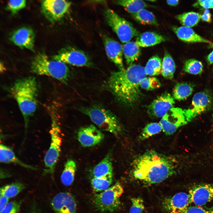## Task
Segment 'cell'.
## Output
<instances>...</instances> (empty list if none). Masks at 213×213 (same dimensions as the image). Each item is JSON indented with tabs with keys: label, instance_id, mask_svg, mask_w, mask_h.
<instances>
[{
	"label": "cell",
	"instance_id": "1",
	"mask_svg": "<svg viewBox=\"0 0 213 213\" xmlns=\"http://www.w3.org/2000/svg\"><path fill=\"white\" fill-rule=\"evenodd\" d=\"M146 75L144 67L133 64L126 69L112 72L105 83V87L120 103L133 106L142 97L140 83Z\"/></svg>",
	"mask_w": 213,
	"mask_h": 213
},
{
	"label": "cell",
	"instance_id": "2",
	"mask_svg": "<svg viewBox=\"0 0 213 213\" xmlns=\"http://www.w3.org/2000/svg\"><path fill=\"white\" fill-rule=\"evenodd\" d=\"M177 163L173 157L153 150L147 151L134 160L133 175L146 184L159 183L176 173Z\"/></svg>",
	"mask_w": 213,
	"mask_h": 213
},
{
	"label": "cell",
	"instance_id": "3",
	"mask_svg": "<svg viewBox=\"0 0 213 213\" xmlns=\"http://www.w3.org/2000/svg\"><path fill=\"white\" fill-rule=\"evenodd\" d=\"M38 85L35 77L30 76L17 80L9 92L16 100L23 116L26 134L29 118L37 105Z\"/></svg>",
	"mask_w": 213,
	"mask_h": 213
},
{
	"label": "cell",
	"instance_id": "4",
	"mask_svg": "<svg viewBox=\"0 0 213 213\" xmlns=\"http://www.w3.org/2000/svg\"><path fill=\"white\" fill-rule=\"evenodd\" d=\"M30 71L39 75L49 76L64 84L68 81L70 70L66 64L51 60L45 54H38L31 62Z\"/></svg>",
	"mask_w": 213,
	"mask_h": 213
},
{
	"label": "cell",
	"instance_id": "5",
	"mask_svg": "<svg viewBox=\"0 0 213 213\" xmlns=\"http://www.w3.org/2000/svg\"><path fill=\"white\" fill-rule=\"evenodd\" d=\"M80 111L102 130L116 136L122 132L123 127L118 118L109 110L102 106H94L83 107Z\"/></svg>",
	"mask_w": 213,
	"mask_h": 213
},
{
	"label": "cell",
	"instance_id": "6",
	"mask_svg": "<svg viewBox=\"0 0 213 213\" xmlns=\"http://www.w3.org/2000/svg\"><path fill=\"white\" fill-rule=\"evenodd\" d=\"M51 127L49 133L51 137L50 146L44 158L45 173L53 175L59 159L61 150L62 138L57 114L55 112L51 113Z\"/></svg>",
	"mask_w": 213,
	"mask_h": 213
},
{
	"label": "cell",
	"instance_id": "7",
	"mask_svg": "<svg viewBox=\"0 0 213 213\" xmlns=\"http://www.w3.org/2000/svg\"><path fill=\"white\" fill-rule=\"evenodd\" d=\"M123 192L122 186L117 182L106 190L94 195L93 203L97 209L101 212H113L120 205V198Z\"/></svg>",
	"mask_w": 213,
	"mask_h": 213
},
{
	"label": "cell",
	"instance_id": "8",
	"mask_svg": "<svg viewBox=\"0 0 213 213\" xmlns=\"http://www.w3.org/2000/svg\"><path fill=\"white\" fill-rule=\"evenodd\" d=\"M104 16L107 23L122 43L129 41L139 34V32L131 23L120 16L113 10L109 8L105 9Z\"/></svg>",
	"mask_w": 213,
	"mask_h": 213
},
{
	"label": "cell",
	"instance_id": "9",
	"mask_svg": "<svg viewBox=\"0 0 213 213\" xmlns=\"http://www.w3.org/2000/svg\"><path fill=\"white\" fill-rule=\"evenodd\" d=\"M213 106V98L206 91L197 93L193 96L191 107L183 109L186 120L188 122L201 114L210 110Z\"/></svg>",
	"mask_w": 213,
	"mask_h": 213
},
{
	"label": "cell",
	"instance_id": "10",
	"mask_svg": "<svg viewBox=\"0 0 213 213\" xmlns=\"http://www.w3.org/2000/svg\"><path fill=\"white\" fill-rule=\"evenodd\" d=\"M53 59L77 67H91L93 65L89 57L84 52L71 47L62 50L54 56Z\"/></svg>",
	"mask_w": 213,
	"mask_h": 213
},
{
	"label": "cell",
	"instance_id": "11",
	"mask_svg": "<svg viewBox=\"0 0 213 213\" xmlns=\"http://www.w3.org/2000/svg\"><path fill=\"white\" fill-rule=\"evenodd\" d=\"M71 2L62 0H45L41 2V9L46 18L53 22L62 18L69 10Z\"/></svg>",
	"mask_w": 213,
	"mask_h": 213
},
{
	"label": "cell",
	"instance_id": "12",
	"mask_svg": "<svg viewBox=\"0 0 213 213\" xmlns=\"http://www.w3.org/2000/svg\"><path fill=\"white\" fill-rule=\"evenodd\" d=\"M187 122L183 109L173 107L162 117L159 123L163 132L166 135H170Z\"/></svg>",
	"mask_w": 213,
	"mask_h": 213
},
{
	"label": "cell",
	"instance_id": "13",
	"mask_svg": "<svg viewBox=\"0 0 213 213\" xmlns=\"http://www.w3.org/2000/svg\"><path fill=\"white\" fill-rule=\"evenodd\" d=\"M188 193L191 204L202 206L213 200V184H194L189 187Z\"/></svg>",
	"mask_w": 213,
	"mask_h": 213
},
{
	"label": "cell",
	"instance_id": "14",
	"mask_svg": "<svg viewBox=\"0 0 213 213\" xmlns=\"http://www.w3.org/2000/svg\"><path fill=\"white\" fill-rule=\"evenodd\" d=\"M175 104L174 99L168 93L165 92L157 96L149 105L147 112L151 116L162 117Z\"/></svg>",
	"mask_w": 213,
	"mask_h": 213
},
{
	"label": "cell",
	"instance_id": "15",
	"mask_svg": "<svg viewBox=\"0 0 213 213\" xmlns=\"http://www.w3.org/2000/svg\"><path fill=\"white\" fill-rule=\"evenodd\" d=\"M190 204L188 193L180 192L166 198L162 202V206L164 209L168 213H182Z\"/></svg>",
	"mask_w": 213,
	"mask_h": 213
},
{
	"label": "cell",
	"instance_id": "16",
	"mask_svg": "<svg viewBox=\"0 0 213 213\" xmlns=\"http://www.w3.org/2000/svg\"><path fill=\"white\" fill-rule=\"evenodd\" d=\"M78 139L81 145L85 147L95 146L102 142L104 135L93 125L80 128L77 135Z\"/></svg>",
	"mask_w": 213,
	"mask_h": 213
},
{
	"label": "cell",
	"instance_id": "17",
	"mask_svg": "<svg viewBox=\"0 0 213 213\" xmlns=\"http://www.w3.org/2000/svg\"><path fill=\"white\" fill-rule=\"evenodd\" d=\"M51 204L56 213H77L76 201L69 193H57L53 198Z\"/></svg>",
	"mask_w": 213,
	"mask_h": 213
},
{
	"label": "cell",
	"instance_id": "18",
	"mask_svg": "<svg viewBox=\"0 0 213 213\" xmlns=\"http://www.w3.org/2000/svg\"><path fill=\"white\" fill-rule=\"evenodd\" d=\"M34 33L31 28L23 27L14 31L9 39L15 45L21 48H26L34 51Z\"/></svg>",
	"mask_w": 213,
	"mask_h": 213
},
{
	"label": "cell",
	"instance_id": "19",
	"mask_svg": "<svg viewBox=\"0 0 213 213\" xmlns=\"http://www.w3.org/2000/svg\"><path fill=\"white\" fill-rule=\"evenodd\" d=\"M103 40L106 55L109 59L119 70L125 69L123 63V53L121 45L106 36H103Z\"/></svg>",
	"mask_w": 213,
	"mask_h": 213
},
{
	"label": "cell",
	"instance_id": "20",
	"mask_svg": "<svg viewBox=\"0 0 213 213\" xmlns=\"http://www.w3.org/2000/svg\"><path fill=\"white\" fill-rule=\"evenodd\" d=\"M172 30L181 41L188 43L201 42L212 43L208 40L196 33L191 28L184 26H174Z\"/></svg>",
	"mask_w": 213,
	"mask_h": 213
},
{
	"label": "cell",
	"instance_id": "21",
	"mask_svg": "<svg viewBox=\"0 0 213 213\" xmlns=\"http://www.w3.org/2000/svg\"><path fill=\"white\" fill-rule=\"evenodd\" d=\"M166 40L163 36L154 32L147 31L139 34L135 42L140 47H148L155 45Z\"/></svg>",
	"mask_w": 213,
	"mask_h": 213
},
{
	"label": "cell",
	"instance_id": "22",
	"mask_svg": "<svg viewBox=\"0 0 213 213\" xmlns=\"http://www.w3.org/2000/svg\"><path fill=\"white\" fill-rule=\"evenodd\" d=\"M0 161L4 163L16 164L29 169H37L36 168L22 162L16 156L12 148L1 144L0 145Z\"/></svg>",
	"mask_w": 213,
	"mask_h": 213
},
{
	"label": "cell",
	"instance_id": "23",
	"mask_svg": "<svg viewBox=\"0 0 213 213\" xmlns=\"http://www.w3.org/2000/svg\"><path fill=\"white\" fill-rule=\"evenodd\" d=\"M93 178L113 176L111 154L109 153L93 168L92 171Z\"/></svg>",
	"mask_w": 213,
	"mask_h": 213
},
{
	"label": "cell",
	"instance_id": "24",
	"mask_svg": "<svg viewBox=\"0 0 213 213\" xmlns=\"http://www.w3.org/2000/svg\"><path fill=\"white\" fill-rule=\"evenodd\" d=\"M122 48L123 53L126 63L129 66L133 64V62L138 59L141 55L140 47L135 42L129 41L124 43Z\"/></svg>",
	"mask_w": 213,
	"mask_h": 213
},
{
	"label": "cell",
	"instance_id": "25",
	"mask_svg": "<svg viewBox=\"0 0 213 213\" xmlns=\"http://www.w3.org/2000/svg\"><path fill=\"white\" fill-rule=\"evenodd\" d=\"M77 169L76 164L73 160L69 159L66 162L60 177L62 183L68 186L73 183Z\"/></svg>",
	"mask_w": 213,
	"mask_h": 213
},
{
	"label": "cell",
	"instance_id": "26",
	"mask_svg": "<svg viewBox=\"0 0 213 213\" xmlns=\"http://www.w3.org/2000/svg\"><path fill=\"white\" fill-rule=\"evenodd\" d=\"M175 70V62L170 54L167 51L164 53L162 62L161 73L165 78L172 79L173 78Z\"/></svg>",
	"mask_w": 213,
	"mask_h": 213
},
{
	"label": "cell",
	"instance_id": "27",
	"mask_svg": "<svg viewBox=\"0 0 213 213\" xmlns=\"http://www.w3.org/2000/svg\"><path fill=\"white\" fill-rule=\"evenodd\" d=\"M193 87L190 83L187 82L177 83L173 91V97L178 100L186 99L192 93Z\"/></svg>",
	"mask_w": 213,
	"mask_h": 213
},
{
	"label": "cell",
	"instance_id": "28",
	"mask_svg": "<svg viewBox=\"0 0 213 213\" xmlns=\"http://www.w3.org/2000/svg\"><path fill=\"white\" fill-rule=\"evenodd\" d=\"M114 3L124 7L131 14L148 7L144 1L141 0H118L114 1Z\"/></svg>",
	"mask_w": 213,
	"mask_h": 213
},
{
	"label": "cell",
	"instance_id": "29",
	"mask_svg": "<svg viewBox=\"0 0 213 213\" xmlns=\"http://www.w3.org/2000/svg\"><path fill=\"white\" fill-rule=\"evenodd\" d=\"M133 18L138 22L144 25L157 26L158 23L153 14L145 9L132 14Z\"/></svg>",
	"mask_w": 213,
	"mask_h": 213
},
{
	"label": "cell",
	"instance_id": "30",
	"mask_svg": "<svg viewBox=\"0 0 213 213\" xmlns=\"http://www.w3.org/2000/svg\"><path fill=\"white\" fill-rule=\"evenodd\" d=\"M201 16L198 13L191 12L177 15L176 18L183 26L191 28L198 23Z\"/></svg>",
	"mask_w": 213,
	"mask_h": 213
},
{
	"label": "cell",
	"instance_id": "31",
	"mask_svg": "<svg viewBox=\"0 0 213 213\" xmlns=\"http://www.w3.org/2000/svg\"><path fill=\"white\" fill-rule=\"evenodd\" d=\"M162 59L158 55H155L148 61L144 69L146 74L150 76L159 75L161 71Z\"/></svg>",
	"mask_w": 213,
	"mask_h": 213
},
{
	"label": "cell",
	"instance_id": "32",
	"mask_svg": "<svg viewBox=\"0 0 213 213\" xmlns=\"http://www.w3.org/2000/svg\"><path fill=\"white\" fill-rule=\"evenodd\" d=\"M25 188L24 185L20 182H15L5 185L0 188V197L8 198L15 197Z\"/></svg>",
	"mask_w": 213,
	"mask_h": 213
},
{
	"label": "cell",
	"instance_id": "33",
	"mask_svg": "<svg viewBox=\"0 0 213 213\" xmlns=\"http://www.w3.org/2000/svg\"><path fill=\"white\" fill-rule=\"evenodd\" d=\"M113 176L93 178L91 180V185L94 191H103L108 188L112 184Z\"/></svg>",
	"mask_w": 213,
	"mask_h": 213
},
{
	"label": "cell",
	"instance_id": "34",
	"mask_svg": "<svg viewBox=\"0 0 213 213\" xmlns=\"http://www.w3.org/2000/svg\"><path fill=\"white\" fill-rule=\"evenodd\" d=\"M203 64L200 61L191 59L185 62L183 70L188 73L196 75L201 74L203 71Z\"/></svg>",
	"mask_w": 213,
	"mask_h": 213
},
{
	"label": "cell",
	"instance_id": "35",
	"mask_svg": "<svg viewBox=\"0 0 213 213\" xmlns=\"http://www.w3.org/2000/svg\"><path fill=\"white\" fill-rule=\"evenodd\" d=\"M162 130L159 123L153 122L147 124L143 129L140 135L141 140H145L153 135L157 134Z\"/></svg>",
	"mask_w": 213,
	"mask_h": 213
},
{
	"label": "cell",
	"instance_id": "36",
	"mask_svg": "<svg viewBox=\"0 0 213 213\" xmlns=\"http://www.w3.org/2000/svg\"><path fill=\"white\" fill-rule=\"evenodd\" d=\"M140 87L146 90H152L160 87L161 84L159 80L154 77H145L140 83Z\"/></svg>",
	"mask_w": 213,
	"mask_h": 213
},
{
	"label": "cell",
	"instance_id": "37",
	"mask_svg": "<svg viewBox=\"0 0 213 213\" xmlns=\"http://www.w3.org/2000/svg\"><path fill=\"white\" fill-rule=\"evenodd\" d=\"M26 3V1L25 0L9 1L7 3L6 7L12 14H15L25 8Z\"/></svg>",
	"mask_w": 213,
	"mask_h": 213
},
{
	"label": "cell",
	"instance_id": "38",
	"mask_svg": "<svg viewBox=\"0 0 213 213\" xmlns=\"http://www.w3.org/2000/svg\"><path fill=\"white\" fill-rule=\"evenodd\" d=\"M131 201L129 213H141L145 208L143 199L140 197H134L131 199Z\"/></svg>",
	"mask_w": 213,
	"mask_h": 213
},
{
	"label": "cell",
	"instance_id": "39",
	"mask_svg": "<svg viewBox=\"0 0 213 213\" xmlns=\"http://www.w3.org/2000/svg\"><path fill=\"white\" fill-rule=\"evenodd\" d=\"M20 201L9 202L0 213H18L21 206Z\"/></svg>",
	"mask_w": 213,
	"mask_h": 213
},
{
	"label": "cell",
	"instance_id": "40",
	"mask_svg": "<svg viewBox=\"0 0 213 213\" xmlns=\"http://www.w3.org/2000/svg\"><path fill=\"white\" fill-rule=\"evenodd\" d=\"M182 213H213V206L210 207L189 206Z\"/></svg>",
	"mask_w": 213,
	"mask_h": 213
},
{
	"label": "cell",
	"instance_id": "41",
	"mask_svg": "<svg viewBox=\"0 0 213 213\" xmlns=\"http://www.w3.org/2000/svg\"><path fill=\"white\" fill-rule=\"evenodd\" d=\"M197 3L202 7L205 9L213 8V0H200L198 1Z\"/></svg>",
	"mask_w": 213,
	"mask_h": 213
},
{
	"label": "cell",
	"instance_id": "42",
	"mask_svg": "<svg viewBox=\"0 0 213 213\" xmlns=\"http://www.w3.org/2000/svg\"><path fill=\"white\" fill-rule=\"evenodd\" d=\"M201 19L204 21L207 22H210L211 21V16L209 11L206 10L204 13L201 16Z\"/></svg>",
	"mask_w": 213,
	"mask_h": 213
},
{
	"label": "cell",
	"instance_id": "43",
	"mask_svg": "<svg viewBox=\"0 0 213 213\" xmlns=\"http://www.w3.org/2000/svg\"><path fill=\"white\" fill-rule=\"evenodd\" d=\"M9 198L4 196L0 197V212L3 209L9 202Z\"/></svg>",
	"mask_w": 213,
	"mask_h": 213
},
{
	"label": "cell",
	"instance_id": "44",
	"mask_svg": "<svg viewBox=\"0 0 213 213\" xmlns=\"http://www.w3.org/2000/svg\"><path fill=\"white\" fill-rule=\"evenodd\" d=\"M1 178H2L9 177L10 174L4 169L1 168Z\"/></svg>",
	"mask_w": 213,
	"mask_h": 213
},
{
	"label": "cell",
	"instance_id": "45",
	"mask_svg": "<svg viewBox=\"0 0 213 213\" xmlns=\"http://www.w3.org/2000/svg\"><path fill=\"white\" fill-rule=\"evenodd\" d=\"M167 3L170 6H175L177 5L179 3V0H167Z\"/></svg>",
	"mask_w": 213,
	"mask_h": 213
},
{
	"label": "cell",
	"instance_id": "46",
	"mask_svg": "<svg viewBox=\"0 0 213 213\" xmlns=\"http://www.w3.org/2000/svg\"><path fill=\"white\" fill-rule=\"evenodd\" d=\"M207 60L209 64H213V51L208 56Z\"/></svg>",
	"mask_w": 213,
	"mask_h": 213
},
{
	"label": "cell",
	"instance_id": "47",
	"mask_svg": "<svg viewBox=\"0 0 213 213\" xmlns=\"http://www.w3.org/2000/svg\"><path fill=\"white\" fill-rule=\"evenodd\" d=\"M0 70L1 72H3L5 70V67L3 64L1 62L0 64Z\"/></svg>",
	"mask_w": 213,
	"mask_h": 213
},
{
	"label": "cell",
	"instance_id": "48",
	"mask_svg": "<svg viewBox=\"0 0 213 213\" xmlns=\"http://www.w3.org/2000/svg\"><path fill=\"white\" fill-rule=\"evenodd\" d=\"M147 1H151V2H154V1H156L152 0H147Z\"/></svg>",
	"mask_w": 213,
	"mask_h": 213
},
{
	"label": "cell",
	"instance_id": "49",
	"mask_svg": "<svg viewBox=\"0 0 213 213\" xmlns=\"http://www.w3.org/2000/svg\"><path fill=\"white\" fill-rule=\"evenodd\" d=\"M212 47H213V43H211V45Z\"/></svg>",
	"mask_w": 213,
	"mask_h": 213
},
{
	"label": "cell",
	"instance_id": "50",
	"mask_svg": "<svg viewBox=\"0 0 213 213\" xmlns=\"http://www.w3.org/2000/svg\"><path fill=\"white\" fill-rule=\"evenodd\" d=\"M212 121L213 123V114H212Z\"/></svg>",
	"mask_w": 213,
	"mask_h": 213
},
{
	"label": "cell",
	"instance_id": "51",
	"mask_svg": "<svg viewBox=\"0 0 213 213\" xmlns=\"http://www.w3.org/2000/svg\"><path fill=\"white\" fill-rule=\"evenodd\" d=\"M32 213H34V212H32Z\"/></svg>",
	"mask_w": 213,
	"mask_h": 213
}]
</instances>
